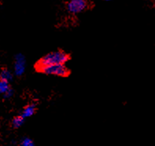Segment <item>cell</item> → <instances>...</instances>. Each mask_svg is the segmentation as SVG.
<instances>
[{"instance_id": "8fae6325", "label": "cell", "mask_w": 155, "mask_h": 146, "mask_svg": "<svg viewBox=\"0 0 155 146\" xmlns=\"http://www.w3.org/2000/svg\"><path fill=\"white\" fill-rule=\"evenodd\" d=\"M106 1H111V0H106Z\"/></svg>"}, {"instance_id": "277c9868", "label": "cell", "mask_w": 155, "mask_h": 146, "mask_svg": "<svg viewBox=\"0 0 155 146\" xmlns=\"http://www.w3.org/2000/svg\"><path fill=\"white\" fill-rule=\"evenodd\" d=\"M25 58L23 54H19L16 56L14 62V73L16 76H21L25 71Z\"/></svg>"}, {"instance_id": "6da1fadb", "label": "cell", "mask_w": 155, "mask_h": 146, "mask_svg": "<svg viewBox=\"0 0 155 146\" xmlns=\"http://www.w3.org/2000/svg\"><path fill=\"white\" fill-rule=\"evenodd\" d=\"M69 59L68 55L62 51H54L44 56L39 60L38 67L40 69L50 65L54 64H64Z\"/></svg>"}, {"instance_id": "3957f363", "label": "cell", "mask_w": 155, "mask_h": 146, "mask_svg": "<svg viewBox=\"0 0 155 146\" xmlns=\"http://www.w3.org/2000/svg\"><path fill=\"white\" fill-rule=\"evenodd\" d=\"M86 7V0H70L67 5L68 10L72 14H79L84 11Z\"/></svg>"}, {"instance_id": "52a82bcc", "label": "cell", "mask_w": 155, "mask_h": 146, "mask_svg": "<svg viewBox=\"0 0 155 146\" xmlns=\"http://www.w3.org/2000/svg\"><path fill=\"white\" fill-rule=\"evenodd\" d=\"M10 90V88L9 83L3 81V80H0V94H3L4 95Z\"/></svg>"}, {"instance_id": "ba28073f", "label": "cell", "mask_w": 155, "mask_h": 146, "mask_svg": "<svg viewBox=\"0 0 155 146\" xmlns=\"http://www.w3.org/2000/svg\"><path fill=\"white\" fill-rule=\"evenodd\" d=\"M24 120H25V119H24L21 115V116H17L13 119V121H12V125H13V127H15V128H18V127H20L22 124H23Z\"/></svg>"}, {"instance_id": "5b68a950", "label": "cell", "mask_w": 155, "mask_h": 146, "mask_svg": "<svg viewBox=\"0 0 155 146\" xmlns=\"http://www.w3.org/2000/svg\"><path fill=\"white\" fill-rule=\"evenodd\" d=\"M35 105H28L27 107H25L24 109L23 112H22V115L21 116L23 117L24 119L25 118H28V117H30L31 115H33L34 113H35Z\"/></svg>"}, {"instance_id": "9c48e42d", "label": "cell", "mask_w": 155, "mask_h": 146, "mask_svg": "<svg viewBox=\"0 0 155 146\" xmlns=\"http://www.w3.org/2000/svg\"><path fill=\"white\" fill-rule=\"evenodd\" d=\"M21 146H34V143L33 141L31 140L30 138H24L22 140L21 143Z\"/></svg>"}, {"instance_id": "8992f818", "label": "cell", "mask_w": 155, "mask_h": 146, "mask_svg": "<svg viewBox=\"0 0 155 146\" xmlns=\"http://www.w3.org/2000/svg\"><path fill=\"white\" fill-rule=\"evenodd\" d=\"M12 78H13V75L7 69L2 70V72H1V74H0V79H1V80H3V81H6V82L9 83L12 79Z\"/></svg>"}, {"instance_id": "30bf717a", "label": "cell", "mask_w": 155, "mask_h": 146, "mask_svg": "<svg viewBox=\"0 0 155 146\" xmlns=\"http://www.w3.org/2000/svg\"><path fill=\"white\" fill-rule=\"evenodd\" d=\"M12 95H13V91H12L11 90H10L9 91L7 92V93H6V94H4V97H10Z\"/></svg>"}, {"instance_id": "7a4b0ae2", "label": "cell", "mask_w": 155, "mask_h": 146, "mask_svg": "<svg viewBox=\"0 0 155 146\" xmlns=\"http://www.w3.org/2000/svg\"><path fill=\"white\" fill-rule=\"evenodd\" d=\"M44 72L45 74L51 75V76H65L68 75L69 71L68 68L65 66V64H54V65H50L45 68L40 69Z\"/></svg>"}]
</instances>
